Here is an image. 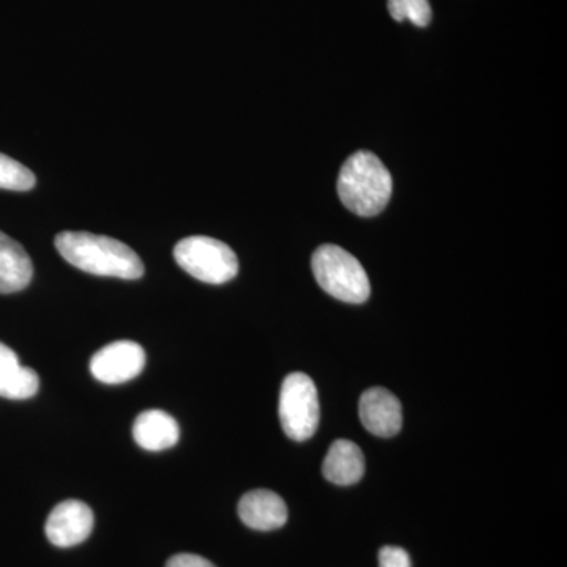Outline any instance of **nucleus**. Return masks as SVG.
I'll use <instances>...</instances> for the list:
<instances>
[{"mask_svg": "<svg viewBox=\"0 0 567 567\" xmlns=\"http://www.w3.org/2000/svg\"><path fill=\"white\" fill-rule=\"evenodd\" d=\"M55 248L66 262L85 274L107 278L140 279L144 275L141 257L130 246L91 233H62Z\"/></svg>", "mask_w": 567, "mask_h": 567, "instance_id": "nucleus-1", "label": "nucleus"}, {"mask_svg": "<svg viewBox=\"0 0 567 567\" xmlns=\"http://www.w3.org/2000/svg\"><path fill=\"white\" fill-rule=\"evenodd\" d=\"M342 204L354 215L371 218L385 210L393 194V178L374 153H353L342 166L338 178Z\"/></svg>", "mask_w": 567, "mask_h": 567, "instance_id": "nucleus-2", "label": "nucleus"}, {"mask_svg": "<svg viewBox=\"0 0 567 567\" xmlns=\"http://www.w3.org/2000/svg\"><path fill=\"white\" fill-rule=\"evenodd\" d=\"M312 271L324 292L346 303H364L371 295L363 265L339 246H320L312 256Z\"/></svg>", "mask_w": 567, "mask_h": 567, "instance_id": "nucleus-3", "label": "nucleus"}, {"mask_svg": "<svg viewBox=\"0 0 567 567\" xmlns=\"http://www.w3.org/2000/svg\"><path fill=\"white\" fill-rule=\"evenodd\" d=\"M174 257L186 274L213 286L233 281L238 274L233 248L204 235L183 238L175 245Z\"/></svg>", "mask_w": 567, "mask_h": 567, "instance_id": "nucleus-4", "label": "nucleus"}, {"mask_svg": "<svg viewBox=\"0 0 567 567\" xmlns=\"http://www.w3.org/2000/svg\"><path fill=\"white\" fill-rule=\"evenodd\" d=\"M279 420L286 435L295 442H306L316 434L320 423V404L311 377L293 372L284 379L279 394Z\"/></svg>", "mask_w": 567, "mask_h": 567, "instance_id": "nucleus-5", "label": "nucleus"}, {"mask_svg": "<svg viewBox=\"0 0 567 567\" xmlns=\"http://www.w3.org/2000/svg\"><path fill=\"white\" fill-rule=\"evenodd\" d=\"M145 352L133 341H115L103 347L91 360V372L99 382L121 385L144 371Z\"/></svg>", "mask_w": 567, "mask_h": 567, "instance_id": "nucleus-6", "label": "nucleus"}, {"mask_svg": "<svg viewBox=\"0 0 567 567\" xmlns=\"http://www.w3.org/2000/svg\"><path fill=\"white\" fill-rule=\"evenodd\" d=\"M93 524L91 507L80 499H66L51 511L44 532L52 546L74 547L91 536Z\"/></svg>", "mask_w": 567, "mask_h": 567, "instance_id": "nucleus-7", "label": "nucleus"}, {"mask_svg": "<svg viewBox=\"0 0 567 567\" xmlns=\"http://www.w3.org/2000/svg\"><path fill=\"white\" fill-rule=\"evenodd\" d=\"M360 420L371 434L391 439L402 427V406L385 388H371L360 399Z\"/></svg>", "mask_w": 567, "mask_h": 567, "instance_id": "nucleus-8", "label": "nucleus"}, {"mask_svg": "<svg viewBox=\"0 0 567 567\" xmlns=\"http://www.w3.org/2000/svg\"><path fill=\"white\" fill-rule=\"evenodd\" d=\"M238 516L246 527L259 529V532H274L286 525L289 511L281 496L259 488L241 496L238 503Z\"/></svg>", "mask_w": 567, "mask_h": 567, "instance_id": "nucleus-9", "label": "nucleus"}, {"mask_svg": "<svg viewBox=\"0 0 567 567\" xmlns=\"http://www.w3.org/2000/svg\"><path fill=\"white\" fill-rule=\"evenodd\" d=\"M133 436L142 450L158 453L177 445L181 427L169 413L163 410H147L134 421Z\"/></svg>", "mask_w": 567, "mask_h": 567, "instance_id": "nucleus-10", "label": "nucleus"}, {"mask_svg": "<svg viewBox=\"0 0 567 567\" xmlns=\"http://www.w3.org/2000/svg\"><path fill=\"white\" fill-rule=\"evenodd\" d=\"M40 377L20 363L18 354L0 342V398L25 401L39 393Z\"/></svg>", "mask_w": 567, "mask_h": 567, "instance_id": "nucleus-11", "label": "nucleus"}, {"mask_svg": "<svg viewBox=\"0 0 567 567\" xmlns=\"http://www.w3.org/2000/svg\"><path fill=\"white\" fill-rule=\"evenodd\" d=\"M363 451L350 440H336L323 462V475L338 486H352L364 475Z\"/></svg>", "mask_w": 567, "mask_h": 567, "instance_id": "nucleus-12", "label": "nucleus"}, {"mask_svg": "<svg viewBox=\"0 0 567 567\" xmlns=\"http://www.w3.org/2000/svg\"><path fill=\"white\" fill-rule=\"evenodd\" d=\"M31 257L17 240L0 233V293H14L32 281Z\"/></svg>", "mask_w": 567, "mask_h": 567, "instance_id": "nucleus-13", "label": "nucleus"}, {"mask_svg": "<svg viewBox=\"0 0 567 567\" xmlns=\"http://www.w3.org/2000/svg\"><path fill=\"white\" fill-rule=\"evenodd\" d=\"M37 178L31 169L17 159L0 153V189L9 192H29L35 186Z\"/></svg>", "mask_w": 567, "mask_h": 567, "instance_id": "nucleus-14", "label": "nucleus"}, {"mask_svg": "<svg viewBox=\"0 0 567 567\" xmlns=\"http://www.w3.org/2000/svg\"><path fill=\"white\" fill-rule=\"evenodd\" d=\"M388 10L394 21L409 20L417 28H425L432 21L429 0H388Z\"/></svg>", "mask_w": 567, "mask_h": 567, "instance_id": "nucleus-15", "label": "nucleus"}, {"mask_svg": "<svg viewBox=\"0 0 567 567\" xmlns=\"http://www.w3.org/2000/svg\"><path fill=\"white\" fill-rule=\"evenodd\" d=\"M379 567H412V561L404 548L386 546L380 550Z\"/></svg>", "mask_w": 567, "mask_h": 567, "instance_id": "nucleus-16", "label": "nucleus"}, {"mask_svg": "<svg viewBox=\"0 0 567 567\" xmlns=\"http://www.w3.org/2000/svg\"><path fill=\"white\" fill-rule=\"evenodd\" d=\"M166 567H216L212 561L199 557V555L193 554H181L174 555L173 558L167 561Z\"/></svg>", "mask_w": 567, "mask_h": 567, "instance_id": "nucleus-17", "label": "nucleus"}]
</instances>
